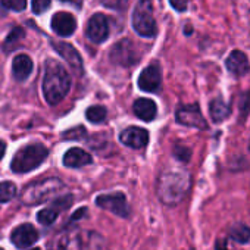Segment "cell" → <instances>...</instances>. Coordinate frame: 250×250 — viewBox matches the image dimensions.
Returning <instances> with one entry per match:
<instances>
[{"label":"cell","instance_id":"cell-9","mask_svg":"<svg viewBox=\"0 0 250 250\" xmlns=\"http://www.w3.org/2000/svg\"><path fill=\"white\" fill-rule=\"evenodd\" d=\"M177 121L183 125H187V127L200 128V130L206 128V121H205L197 104L180 106L177 110Z\"/></svg>","mask_w":250,"mask_h":250},{"label":"cell","instance_id":"cell-32","mask_svg":"<svg viewBox=\"0 0 250 250\" xmlns=\"http://www.w3.org/2000/svg\"><path fill=\"white\" fill-rule=\"evenodd\" d=\"M61 2H65V3L74 5L77 9H80V8H81V5H83V0H61Z\"/></svg>","mask_w":250,"mask_h":250},{"label":"cell","instance_id":"cell-16","mask_svg":"<svg viewBox=\"0 0 250 250\" xmlns=\"http://www.w3.org/2000/svg\"><path fill=\"white\" fill-rule=\"evenodd\" d=\"M225 65H227V69L232 75H235V77H243L250 69V63H249L247 56L243 52H240V50L231 52L229 56L225 61Z\"/></svg>","mask_w":250,"mask_h":250},{"label":"cell","instance_id":"cell-34","mask_svg":"<svg viewBox=\"0 0 250 250\" xmlns=\"http://www.w3.org/2000/svg\"><path fill=\"white\" fill-rule=\"evenodd\" d=\"M5 152H6V143H5V142H2V140H0V159L3 158Z\"/></svg>","mask_w":250,"mask_h":250},{"label":"cell","instance_id":"cell-20","mask_svg":"<svg viewBox=\"0 0 250 250\" xmlns=\"http://www.w3.org/2000/svg\"><path fill=\"white\" fill-rule=\"evenodd\" d=\"M209 107H210V116L215 122H221L229 115V106L221 99L212 100Z\"/></svg>","mask_w":250,"mask_h":250},{"label":"cell","instance_id":"cell-7","mask_svg":"<svg viewBox=\"0 0 250 250\" xmlns=\"http://www.w3.org/2000/svg\"><path fill=\"white\" fill-rule=\"evenodd\" d=\"M96 205L104 210H109L121 218L130 216V206L122 193H110V194H102L96 199Z\"/></svg>","mask_w":250,"mask_h":250},{"label":"cell","instance_id":"cell-10","mask_svg":"<svg viewBox=\"0 0 250 250\" xmlns=\"http://www.w3.org/2000/svg\"><path fill=\"white\" fill-rule=\"evenodd\" d=\"M85 34L93 43H103L109 36V24H107L106 17L102 14L93 15L88 20Z\"/></svg>","mask_w":250,"mask_h":250},{"label":"cell","instance_id":"cell-25","mask_svg":"<svg viewBox=\"0 0 250 250\" xmlns=\"http://www.w3.org/2000/svg\"><path fill=\"white\" fill-rule=\"evenodd\" d=\"M229 237L238 243H246L250 238V228L246 225H235L229 231Z\"/></svg>","mask_w":250,"mask_h":250},{"label":"cell","instance_id":"cell-19","mask_svg":"<svg viewBox=\"0 0 250 250\" xmlns=\"http://www.w3.org/2000/svg\"><path fill=\"white\" fill-rule=\"evenodd\" d=\"M133 110H134L137 118H140L146 122L153 121L156 113H158L156 104L150 99H137L133 104Z\"/></svg>","mask_w":250,"mask_h":250},{"label":"cell","instance_id":"cell-18","mask_svg":"<svg viewBox=\"0 0 250 250\" xmlns=\"http://www.w3.org/2000/svg\"><path fill=\"white\" fill-rule=\"evenodd\" d=\"M33 72V61L27 55H18L12 63V74L17 81H25Z\"/></svg>","mask_w":250,"mask_h":250},{"label":"cell","instance_id":"cell-30","mask_svg":"<svg viewBox=\"0 0 250 250\" xmlns=\"http://www.w3.org/2000/svg\"><path fill=\"white\" fill-rule=\"evenodd\" d=\"M174 153H175V156H177L180 161H183V162H187V161L190 159V155H191L188 149L181 147V146H177L175 150H174Z\"/></svg>","mask_w":250,"mask_h":250},{"label":"cell","instance_id":"cell-3","mask_svg":"<svg viewBox=\"0 0 250 250\" xmlns=\"http://www.w3.org/2000/svg\"><path fill=\"white\" fill-rule=\"evenodd\" d=\"M63 188V183L59 178H44L28 184L21 196L22 203L25 205H40L59 194Z\"/></svg>","mask_w":250,"mask_h":250},{"label":"cell","instance_id":"cell-4","mask_svg":"<svg viewBox=\"0 0 250 250\" xmlns=\"http://www.w3.org/2000/svg\"><path fill=\"white\" fill-rule=\"evenodd\" d=\"M47 155H49V150L43 145H39V143L28 145L17 152V155L14 156L11 162V168L17 174L30 172L36 169L37 167H40L46 161Z\"/></svg>","mask_w":250,"mask_h":250},{"label":"cell","instance_id":"cell-26","mask_svg":"<svg viewBox=\"0 0 250 250\" xmlns=\"http://www.w3.org/2000/svg\"><path fill=\"white\" fill-rule=\"evenodd\" d=\"M2 5L6 9L15 11V12H21L27 6V0H2Z\"/></svg>","mask_w":250,"mask_h":250},{"label":"cell","instance_id":"cell-31","mask_svg":"<svg viewBox=\"0 0 250 250\" xmlns=\"http://www.w3.org/2000/svg\"><path fill=\"white\" fill-rule=\"evenodd\" d=\"M171 6L178 11V12H184L187 9V5H188V0H169Z\"/></svg>","mask_w":250,"mask_h":250},{"label":"cell","instance_id":"cell-27","mask_svg":"<svg viewBox=\"0 0 250 250\" xmlns=\"http://www.w3.org/2000/svg\"><path fill=\"white\" fill-rule=\"evenodd\" d=\"M50 3L52 0H33V12L40 15V14H44L49 8H50Z\"/></svg>","mask_w":250,"mask_h":250},{"label":"cell","instance_id":"cell-22","mask_svg":"<svg viewBox=\"0 0 250 250\" xmlns=\"http://www.w3.org/2000/svg\"><path fill=\"white\" fill-rule=\"evenodd\" d=\"M17 196V186L11 181L0 183V203H8Z\"/></svg>","mask_w":250,"mask_h":250},{"label":"cell","instance_id":"cell-28","mask_svg":"<svg viewBox=\"0 0 250 250\" xmlns=\"http://www.w3.org/2000/svg\"><path fill=\"white\" fill-rule=\"evenodd\" d=\"M85 136H87V133H85V128H84V127L71 128V130H68V131L63 134L65 139H72V140H78V139H83V137H85Z\"/></svg>","mask_w":250,"mask_h":250},{"label":"cell","instance_id":"cell-24","mask_svg":"<svg viewBox=\"0 0 250 250\" xmlns=\"http://www.w3.org/2000/svg\"><path fill=\"white\" fill-rule=\"evenodd\" d=\"M58 215H59V210L52 206V208H47V209H42L37 213V219L43 225H52L56 221Z\"/></svg>","mask_w":250,"mask_h":250},{"label":"cell","instance_id":"cell-36","mask_svg":"<svg viewBox=\"0 0 250 250\" xmlns=\"http://www.w3.org/2000/svg\"><path fill=\"white\" fill-rule=\"evenodd\" d=\"M31 250H40V249H31Z\"/></svg>","mask_w":250,"mask_h":250},{"label":"cell","instance_id":"cell-8","mask_svg":"<svg viewBox=\"0 0 250 250\" xmlns=\"http://www.w3.org/2000/svg\"><path fill=\"white\" fill-rule=\"evenodd\" d=\"M83 240L77 229H63L58 232L47 246V250H81Z\"/></svg>","mask_w":250,"mask_h":250},{"label":"cell","instance_id":"cell-1","mask_svg":"<svg viewBox=\"0 0 250 250\" xmlns=\"http://www.w3.org/2000/svg\"><path fill=\"white\" fill-rule=\"evenodd\" d=\"M71 88V77L66 69L55 59L46 62V72L43 78V93L49 104L61 103Z\"/></svg>","mask_w":250,"mask_h":250},{"label":"cell","instance_id":"cell-35","mask_svg":"<svg viewBox=\"0 0 250 250\" xmlns=\"http://www.w3.org/2000/svg\"><path fill=\"white\" fill-rule=\"evenodd\" d=\"M216 250H228V249H227V246H225L224 241H218L216 243Z\"/></svg>","mask_w":250,"mask_h":250},{"label":"cell","instance_id":"cell-12","mask_svg":"<svg viewBox=\"0 0 250 250\" xmlns=\"http://www.w3.org/2000/svg\"><path fill=\"white\" fill-rule=\"evenodd\" d=\"M53 49L72 66V69H75L78 74L83 72V59H81V55L78 53V50L69 44V43H65V42H61V40H52L50 42Z\"/></svg>","mask_w":250,"mask_h":250},{"label":"cell","instance_id":"cell-14","mask_svg":"<svg viewBox=\"0 0 250 250\" xmlns=\"http://www.w3.org/2000/svg\"><path fill=\"white\" fill-rule=\"evenodd\" d=\"M37 238H39V232L31 224H22L17 227L11 234V241L18 249H25L33 246L37 241Z\"/></svg>","mask_w":250,"mask_h":250},{"label":"cell","instance_id":"cell-37","mask_svg":"<svg viewBox=\"0 0 250 250\" xmlns=\"http://www.w3.org/2000/svg\"><path fill=\"white\" fill-rule=\"evenodd\" d=\"M0 250H3V249H2V247H0Z\"/></svg>","mask_w":250,"mask_h":250},{"label":"cell","instance_id":"cell-17","mask_svg":"<svg viewBox=\"0 0 250 250\" xmlns=\"http://www.w3.org/2000/svg\"><path fill=\"white\" fill-rule=\"evenodd\" d=\"M91 162H93L91 156L80 147H72L63 155V165L68 168H81Z\"/></svg>","mask_w":250,"mask_h":250},{"label":"cell","instance_id":"cell-29","mask_svg":"<svg viewBox=\"0 0 250 250\" xmlns=\"http://www.w3.org/2000/svg\"><path fill=\"white\" fill-rule=\"evenodd\" d=\"M102 2L110 9H124L128 5V0H102Z\"/></svg>","mask_w":250,"mask_h":250},{"label":"cell","instance_id":"cell-21","mask_svg":"<svg viewBox=\"0 0 250 250\" xmlns=\"http://www.w3.org/2000/svg\"><path fill=\"white\" fill-rule=\"evenodd\" d=\"M85 116H87V119H88L90 122H93V124H100V122H103V121L106 119L107 110H106L103 106H99V104L90 106V107L85 110Z\"/></svg>","mask_w":250,"mask_h":250},{"label":"cell","instance_id":"cell-15","mask_svg":"<svg viewBox=\"0 0 250 250\" xmlns=\"http://www.w3.org/2000/svg\"><path fill=\"white\" fill-rule=\"evenodd\" d=\"M52 30L61 37H69L77 30V20L69 12H58L52 18Z\"/></svg>","mask_w":250,"mask_h":250},{"label":"cell","instance_id":"cell-2","mask_svg":"<svg viewBox=\"0 0 250 250\" xmlns=\"http://www.w3.org/2000/svg\"><path fill=\"white\" fill-rule=\"evenodd\" d=\"M190 180L184 171L169 169L162 172L158 180V194L167 205H177L187 193Z\"/></svg>","mask_w":250,"mask_h":250},{"label":"cell","instance_id":"cell-6","mask_svg":"<svg viewBox=\"0 0 250 250\" xmlns=\"http://www.w3.org/2000/svg\"><path fill=\"white\" fill-rule=\"evenodd\" d=\"M110 59L113 63L121 65V66H131L134 63H137L139 61V55H137V49L136 46L124 39L118 43H115L110 49Z\"/></svg>","mask_w":250,"mask_h":250},{"label":"cell","instance_id":"cell-11","mask_svg":"<svg viewBox=\"0 0 250 250\" xmlns=\"http://www.w3.org/2000/svg\"><path fill=\"white\" fill-rule=\"evenodd\" d=\"M161 83H162V74H161V68L158 63H152L147 68H145L139 77V87L147 93L158 91L161 87Z\"/></svg>","mask_w":250,"mask_h":250},{"label":"cell","instance_id":"cell-5","mask_svg":"<svg viewBox=\"0 0 250 250\" xmlns=\"http://www.w3.org/2000/svg\"><path fill=\"white\" fill-rule=\"evenodd\" d=\"M133 27L142 37L150 39L158 33L156 21L153 18V6L150 0H139L133 12Z\"/></svg>","mask_w":250,"mask_h":250},{"label":"cell","instance_id":"cell-13","mask_svg":"<svg viewBox=\"0 0 250 250\" xmlns=\"http://www.w3.org/2000/svg\"><path fill=\"white\" fill-rule=\"evenodd\" d=\"M121 143L128 146L131 149H142L149 142V133L145 128L140 127H128L125 128L119 136Z\"/></svg>","mask_w":250,"mask_h":250},{"label":"cell","instance_id":"cell-33","mask_svg":"<svg viewBox=\"0 0 250 250\" xmlns=\"http://www.w3.org/2000/svg\"><path fill=\"white\" fill-rule=\"evenodd\" d=\"M85 212H87V209L85 208H83V209H80V210H77L75 213H74V216L71 218L72 221H75L77 218H80V216H83V215H85Z\"/></svg>","mask_w":250,"mask_h":250},{"label":"cell","instance_id":"cell-23","mask_svg":"<svg viewBox=\"0 0 250 250\" xmlns=\"http://www.w3.org/2000/svg\"><path fill=\"white\" fill-rule=\"evenodd\" d=\"M22 39H24V30H22L21 27L14 28V30L9 33V36L6 37V40H5V44H3L5 50H6V52H11L12 49L17 47V44H18Z\"/></svg>","mask_w":250,"mask_h":250}]
</instances>
